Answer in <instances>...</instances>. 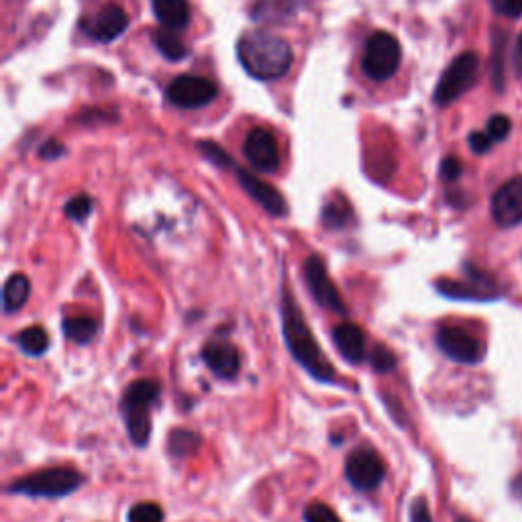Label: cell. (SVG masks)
I'll use <instances>...</instances> for the list:
<instances>
[{
  "label": "cell",
  "mask_w": 522,
  "mask_h": 522,
  "mask_svg": "<svg viewBox=\"0 0 522 522\" xmlns=\"http://www.w3.org/2000/svg\"><path fill=\"white\" fill-rule=\"evenodd\" d=\"M280 315H282V333H284V341L288 345L290 355L317 382L337 384L339 376L333 368L331 359L323 353L317 337L312 335L310 327L304 321V315L298 306L296 296L286 286L282 288Z\"/></svg>",
  "instance_id": "obj_1"
},
{
  "label": "cell",
  "mask_w": 522,
  "mask_h": 522,
  "mask_svg": "<svg viewBox=\"0 0 522 522\" xmlns=\"http://www.w3.org/2000/svg\"><path fill=\"white\" fill-rule=\"evenodd\" d=\"M237 58L251 78L274 82L288 74L294 54L290 43L280 35L249 31L237 43Z\"/></svg>",
  "instance_id": "obj_2"
},
{
  "label": "cell",
  "mask_w": 522,
  "mask_h": 522,
  "mask_svg": "<svg viewBox=\"0 0 522 522\" xmlns=\"http://www.w3.org/2000/svg\"><path fill=\"white\" fill-rule=\"evenodd\" d=\"M162 386L155 380H135L121 398V412L129 439L137 447H145L151 439V410L158 404Z\"/></svg>",
  "instance_id": "obj_3"
},
{
  "label": "cell",
  "mask_w": 522,
  "mask_h": 522,
  "mask_svg": "<svg viewBox=\"0 0 522 522\" xmlns=\"http://www.w3.org/2000/svg\"><path fill=\"white\" fill-rule=\"evenodd\" d=\"M84 484V476L78 469L70 465H56L39 469L35 474L15 480L7 492L9 494H23L29 498H49L58 500L74 494Z\"/></svg>",
  "instance_id": "obj_4"
},
{
  "label": "cell",
  "mask_w": 522,
  "mask_h": 522,
  "mask_svg": "<svg viewBox=\"0 0 522 522\" xmlns=\"http://www.w3.org/2000/svg\"><path fill=\"white\" fill-rule=\"evenodd\" d=\"M402 62V47L392 33H374L363 49L361 70L372 82L390 80Z\"/></svg>",
  "instance_id": "obj_5"
},
{
  "label": "cell",
  "mask_w": 522,
  "mask_h": 522,
  "mask_svg": "<svg viewBox=\"0 0 522 522\" xmlns=\"http://www.w3.org/2000/svg\"><path fill=\"white\" fill-rule=\"evenodd\" d=\"M478 74H480V58L476 54H461L443 72L433 94L435 102L439 107H449V104H453L459 96H463L476 84Z\"/></svg>",
  "instance_id": "obj_6"
},
{
  "label": "cell",
  "mask_w": 522,
  "mask_h": 522,
  "mask_svg": "<svg viewBox=\"0 0 522 522\" xmlns=\"http://www.w3.org/2000/svg\"><path fill=\"white\" fill-rule=\"evenodd\" d=\"M302 276H304L308 292L312 294V298L317 300L319 306L329 308V310L337 312V315H347V306H345L335 282L331 280L321 255L310 253L302 261Z\"/></svg>",
  "instance_id": "obj_7"
},
{
  "label": "cell",
  "mask_w": 522,
  "mask_h": 522,
  "mask_svg": "<svg viewBox=\"0 0 522 522\" xmlns=\"http://www.w3.org/2000/svg\"><path fill=\"white\" fill-rule=\"evenodd\" d=\"M386 476L382 457L370 447H357L345 461V478L359 492L376 490Z\"/></svg>",
  "instance_id": "obj_8"
},
{
  "label": "cell",
  "mask_w": 522,
  "mask_h": 522,
  "mask_svg": "<svg viewBox=\"0 0 522 522\" xmlns=\"http://www.w3.org/2000/svg\"><path fill=\"white\" fill-rule=\"evenodd\" d=\"M219 94V88L213 80L202 78V76H192V74H184L178 76L170 82V86L166 88V96L168 100L178 109L184 111H194V109H202L206 104H211Z\"/></svg>",
  "instance_id": "obj_9"
},
{
  "label": "cell",
  "mask_w": 522,
  "mask_h": 522,
  "mask_svg": "<svg viewBox=\"0 0 522 522\" xmlns=\"http://www.w3.org/2000/svg\"><path fill=\"white\" fill-rule=\"evenodd\" d=\"M245 160L261 174H272L280 168V149L276 137L266 129H253L243 143Z\"/></svg>",
  "instance_id": "obj_10"
},
{
  "label": "cell",
  "mask_w": 522,
  "mask_h": 522,
  "mask_svg": "<svg viewBox=\"0 0 522 522\" xmlns=\"http://www.w3.org/2000/svg\"><path fill=\"white\" fill-rule=\"evenodd\" d=\"M467 282H455V280H439L437 290L455 300H474V302H488L496 300L500 296L496 284L476 268H467Z\"/></svg>",
  "instance_id": "obj_11"
},
{
  "label": "cell",
  "mask_w": 522,
  "mask_h": 522,
  "mask_svg": "<svg viewBox=\"0 0 522 522\" xmlns=\"http://www.w3.org/2000/svg\"><path fill=\"white\" fill-rule=\"evenodd\" d=\"M437 345L449 359L457 363L474 365L484 357L482 343L459 327H441L437 331Z\"/></svg>",
  "instance_id": "obj_12"
},
{
  "label": "cell",
  "mask_w": 522,
  "mask_h": 522,
  "mask_svg": "<svg viewBox=\"0 0 522 522\" xmlns=\"http://www.w3.org/2000/svg\"><path fill=\"white\" fill-rule=\"evenodd\" d=\"M492 217L500 227L522 223V176L508 180L492 198Z\"/></svg>",
  "instance_id": "obj_13"
},
{
  "label": "cell",
  "mask_w": 522,
  "mask_h": 522,
  "mask_svg": "<svg viewBox=\"0 0 522 522\" xmlns=\"http://www.w3.org/2000/svg\"><path fill=\"white\" fill-rule=\"evenodd\" d=\"M237 180L241 184V188L261 206L264 211L272 217H286L288 215V202L286 198L274 188L270 186L268 182L259 180L257 176H253L251 172L243 170V168H237Z\"/></svg>",
  "instance_id": "obj_14"
},
{
  "label": "cell",
  "mask_w": 522,
  "mask_h": 522,
  "mask_svg": "<svg viewBox=\"0 0 522 522\" xmlns=\"http://www.w3.org/2000/svg\"><path fill=\"white\" fill-rule=\"evenodd\" d=\"M202 361L221 380H233L241 370V357L229 341H211L202 347Z\"/></svg>",
  "instance_id": "obj_15"
},
{
  "label": "cell",
  "mask_w": 522,
  "mask_h": 522,
  "mask_svg": "<svg viewBox=\"0 0 522 522\" xmlns=\"http://www.w3.org/2000/svg\"><path fill=\"white\" fill-rule=\"evenodd\" d=\"M127 27H129V17H127L125 9L119 5L102 7L94 19L84 23L86 35H90L92 39H96L100 43L115 41L117 37H121L125 33Z\"/></svg>",
  "instance_id": "obj_16"
},
{
  "label": "cell",
  "mask_w": 522,
  "mask_h": 522,
  "mask_svg": "<svg viewBox=\"0 0 522 522\" xmlns=\"http://www.w3.org/2000/svg\"><path fill=\"white\" fill-rule=\"evenodd\" d=\"M333 345L337 347L339 355L353 365L365 359V335L353 323H339L333 329Z\"/></svg>",
  "instance_id": "obj_17"
},
{
  "label": "cell",
  "mask_w": 522,
  "mask_h": 522,
  "mask_svg": "<svg viewBox=\"0 0 522 522\" xmlns=\"http://www.w3.org/2000/svg\"><path fill=\"white\" fill-rule=\"evenodd\" d=\"M151 9L158 21L170 31H180L190 21L188 0H151Z\"/></svg>",
  "instance_id": "obj_18"
},
{
  "label": "cell",
  "mask_w": 522,
  "mask_h": 522,
  "mask_svg": "<svg viewBox=\"0 0 522 522\" xmlns=\"http://www.w3.org/2000/svg\"><path fill=\"white\" fill-rule=\"evenodd\" d=\"M294 0H255L251 7V17L264 23H286L294 17Z\"/></svg>",
  "instance_id": "obj_19"
},
{
  "label": "cell",
  "mask_w": 522,
  "mask_h": 522,
  "mask_svg": "<svg viewBox=\"0 0 522 522\" xmlns=\"http://www.w3.org/2000/svg\"><path fill=\"white\" fill-rule=\"evenodd\" d=\"M31 294V282L27 276L23 274H15L7 280L5 288H3V308L5 315H13L19 308H23V304L29 300Z\"/></svg>",
  "instance_id": "obj_20"
},
{
  "label": "cell",
  "mask_w": 522,
  "mask_h": 522,
  "mask_svg": "<svg viewBox=\"0 0 522 522\" xmlns=\"http://www.w3.org/2000/svg\"><path fill=\"white\" fill-rule=\"evenodd\" d=\"M62 331H64L66 339H70L72 343L86 345L96 337L98 323L90 317H72V319H64Z\"/></svg>",
  "instance_id": "obj_21"
},
{
  "label": "cell",
  "mask_w": 522,
  "mask_h": 522,
  "mask_svg": "<svg viewBox=\"0 0 522 522\" xmlns=\"http://www.w3.org/2000/svg\"><path fill=\"white\" fill-rule=\"evenodd\" d=\"M202 445V437L188 429H174L168 437V451L172 457H188L194 455Z\"/></svg>",
  "instance_id": "obj_22"
},
{
  "label": "cell",
  "mask_w": 522,
  "mask_h": 522,
  "mask_svg": "<svg viewBox=\"0 0 522 522\" xmlns=\"http://www.w3.org/2000/svg\"><path fill=\"white\" fill-rule=\"evenodd\" d=\"M323 223L331 231H339V229L349 227L353 223L351 206L341 198L327 202L325 208H323Z\"/></svg>",
  "instance_id": "obj_23"
},
{
  "label": "cell",
  "mask_w": 522,
  "mask_h": 522,
  "mask_svg": "<svg viewBox=\"0 0 522 522\" xmlns=\"http://www.w3.org/2000/svg\"><path fill=\"white\" fill-rule=\"evenodd\" d=\"M17 345L25 355L39 357L49 347V335L43 327H29L17 335Z\"/></svg>",
  "instance_id": "obj_24"
},
{
  "label": "cell",
  "mask_w": 522,
  "mask_h": 522,
  "mask_svg": "<svg viewBox=\"0 0 522 522\" xmlns=\"http://www.w3.org/2000/svg\"><path fill=\"white\" fill-rule=\"evenodd\" d=\"M155 47L160 49V54L170 60V62H180L188 56V47L182 43V39L178 35H174L170 29L168 31H160L155 33L153 37Z\"/></svg>",
  "instance_id": "obj_25"
},
{
  "label": "cell",
  "mask_w": 522,
  "mask_h": 522,
  "mask_svg": "<svg viewBox=\"0 0 522 522\" xmlns=\"http://www.w3.org/2000/svg\"><path fill=\"white\" fill-rule=\"evenodd\" d=\"M127 522H164V512L158 504L141 502L129 510Z\"/></svg>",
  "instance_id": "obj_26"
},
{
  "label": "cell",
  "mask_w": 522,
  "mask_h": 522,
  "mask_svg": "<svg viewBox=\"0 0 522 522\" xmlns=\"http://www.w3.org/2000/svg\"><path fill=\"white\" fill-rule=\"evenodd\" d=\"M64 213L68 219L76 221V223H84L90 213H92V198L86 194H78L72 200H68V204L64 206Z\"/></svg>",
  "instance_id": "obj_27"
},
{
  "label": "cell",
  "mask_w": 522,
  "mask_h": 522,
  "mask_svg": "<svg viewBox=\"0 0 522 522\" xmlns=\"http://www.w3.org/2000/svg\"><path fill=\"white\" fill-rule=\"evenodd\" d=\"M304 522H341L335 510L323 502H312L304 508Z\"/></svg>",
  "instance_id": "obj_28"
},
{
  "label": "cell",
  "mask_w": 522,
  "mask_h": 522,
  "mask_svg": "<svg viewBox=\"0 0 522 522\" xmlns=\"http://www.w3.org/2000/svg\"><path fill=\"white\" fill-rule=\"evenodd\" d=\"M396 363H398L396 355L390 349H386L384 345H378L372 351V368H374V372L388 374V372H392L396 368Z\"/></svg>",
  "instance_id": "obj_29"
},
{
  "label": "cell",
  "mask_w": 522,
  "mask_h": 522,
  "mask_svg": "<svg viewBox=\"0 0 522 522\" xmlns=\"http://www.w3.org/2000/svg\"><path fill=\"white\" fill-rule=\"evenodd\" d=\"M198 149L206 155L208 160H211L215 166L219 168H233V160L229 158V155L215 143H208V141H200L198 143Z\"/></svg>",
  "instance_id": "obj_30"
},
{
  "label": "cell",
  "mask_w": 522,
  "mask_h": 522,
  "mask_svg": "<svg viewBox=\"0 0 522 522\" xmlns=\"http://www.w3.org/2000/svg\"><path fill=\"white\" fill-rule=\"evenodd\" d=\"M510 129H512V123H510L508 117H504V115H494V117L488 121L486 133H488V135L492 137V141L496 143V141L506 139L508 133H510Z\"/></svg>",
  "instance_id": "obj_31"
},
{
  "label": "cell",
  "mask_w": 522,
  "mask_h": 522,
  "mask_svg": "<svg viewBox=\"0 0 522 522\" xmlns=\"http://www.w3.org/2000/svg\"><path fill=\"white\" fill-rule=\"evenodd\" d=\"M492 9L508 19L522 17V0H492Z\"/></svg>",
  "instance_id": "obj_32"
},
{
  "label": "cell",
  "mask_w": 522,
  "mask_h": 522,
  "mask_svg": "<svg viewBox=\"0 0 522 522\" xmlns=\"http://www.w3.org/2000/svg\"><path fill=\"white\" fill-rule=\"evenodd\" d=\"M410 522H433L429 504L423 496H419L410 504Z\"/></svg>",
  "instance_id": "obj_33"
},
{
  "label": "cell",
  "mask_w": 522,
  "mask_h": 522,
  "mask_svg": "<svg viewBox=\"0 0 522 522\" xmlns=\"http://www.w3.org/2000/svg\"><path fill=\"white\" fill-rule=\"evenodd\" d=\"M492 137L486 131H476L469 135V147L474 153H488L492 149Z\"/></svg>",
  "instance_id": "obj_34"
},
{
  "label": "cell",
  "mask_w": 522,
  "mask_h": 522,
  "mask_svg": "<svg viewBox=\"0 0 522 522\" xmlns=\"http://www.w3.org/2000/svg\"><path fill=\"white\" fill-rule=\"evenodd\" d=\"M461 176V164L455 158H447L441 164V178L445 182H455Z\"/></svg>",
  "instance_id": "obj_35"
},
{
  "label": "cell",
  "mask_w": 522,
  "mask_h": 522,
  "mask_svg": "<svg viewBox=\"0 0 522 522\" xmlns=\"http://www.w3.org/2000/svg\"><path fill=\"white\" fill-rule=\"evenodd\" d=\"M39 155L43 160H56V158H60V155H64V145L58 141H47L41 145Z\"/></svg>",
  "instance_id": "obj_36"
},
{
  "label": "cell",
  "mask_w": 522,
  "mask_h": 522,
  "mask_svg": "<svg viewBox=\"0 0 522 522\" xmlns=\"http://www.w3.org/2000/svg\"><path fill=\"white\" fill-rule=\"evenodd\" d=\"M512 64H514V72H516V76L522 78V33H520V37L516 39V45H514Z\"/></svg>",
  "instance_id": "obj_37"
},
{
  "label": "cell",
  "mask_w": 522,
  "mask_h": 522,
  "mask_svg": "<svg viewBox=\"0 0 522 522\" xmlns=\"http://www.w3.org/2000/svg\"><path fill=\"white\" fill-rule=\"evenodd\" d=\"M455 522H472V520H469V518H465V516H461V518H457Z\"/></svg>",
  "instance_id": "obj_38"
}]
</instances>
